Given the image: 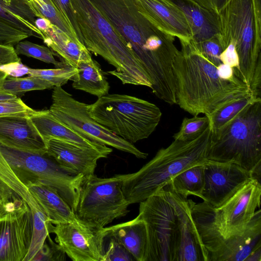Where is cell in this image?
<instances>
[{
    "instance_id": "obj_7",
    "label": "cell",
    "mask_w": 261,
    "mask_h": 261,
    "mask_svg": "<svg viewBox=\"0 0 261 261\" xmlns=\"http://www.w3.org/2000/svg\"><path fill=\"white\" fill-rule=\"evenodd\" d=\"M207 158L236 164L252 175L261 174V99L212 132Z\"/></svg>"
},
{
    "instance_id": "obj_4",
    "label": "cell",
    "mask_w": 261,
    "mask_h": 261,
    "mask_svg": "<svg viewBox=\"0 0 261 261\" xmlns=\"http://www.w3.org/2000/svg\"><path fill=\"white\" fill-rule=\"evenodd\" d=\"M223 50L232 42L239 77L253 94L261 93V0H230L216 15Z\"/></svg>"
},
{
    "instance_id": "obj_23",
    "label": "cell",
    "mask_w": 261,
    "mask_h": 261,
    "mask_svg": "<svg viewBox=\"0 0 261 261\" xmlns=\"http://www.w3.org/2000/svg\"><path fill=\"white\" fill-rule=\"evenodd\" d=\"M182 11L191 27L193 43H197L219 33L216 15L194 0H171Z\"/></svg>"
},
{
    "instance_id": "obj_27",
    "label": "cell",
    "mask_w": 261,
    "mask_h": 261,
    "mask_svg": "<svg viewBox=\"0 0 261 261\" xmlns=\"http://www.w3.org/2000/svg\"><path fill=\"white\" fill-rule=\"evenodd\" d=\"M31 6L37 17L48 19L52 24L70 37L81 42L71 27L58 9L53 0H37Z\"/></svg>"
},
{
    "instance_id": "obj_14",
    "label": "cell",
    "mask_w": 261,
    "mask_h": 261,
    "mask_svg": "<svg viewBox=\"0 0 261 261\" xmlns=\"http://www.w3.org/2000/svg\"><path fill=\"white\" fill-rule=\"evenodd\" d=\"M203 201L215 208L227 201L252 179L251 173L231 162L208 160L204 164Z\"/></svg>"
},
{
    "instance_id": "obj_3",
    "label": "cell",
    "mask_w": 261,
    "mask_h": 261,
    "mask_svg": "<svg viewBox=\"0 0 261 261\" xmlns=\"http://www.w3.org/2000/svg\"><path fill=\"white\" fill-rule=\"evenodd\" d=\"M210 124L197 138L174 140L136 172L118 174L124 195L129 204L140 203L165 186L174 176L196 165L204 164L211 141Z\"/></svg>"
},
{
    "instance_id": "obj_43",
    "label": "cell",
    "mask_w": 261,
    "mask_h": 261,
    "mask_svg": "<svg viewBox=\"0 0 261 261\" xmlns=\"http://www.w3.org/2000/svg\"><path fill=\"white\" fill-rule=\"evenodd\" d=\"M35 25L42 32L46 31L51 25V22L45 18H36L35 21Z\"/></svg>"
},
{
    "instance_id": "obj_46",
    "label": "cell",
    "mask_w": 261,
    "mask_h": 261,
    "mask_svg": "<svg viewBox=\"0 0 261 261\" xmlns=\"http://www.w3.org/2000/svg\"><path fill=\"white\" fill-rule=\"evenodd\" d=\"M7 76V74L6 72L0 70V92L3 91L2 90L3 84L5 79Z\"/></svg>"
},
{
    "instance_id": "obj_16",
    "label": "cell",
    "mask_w": 261,
    "mask_h": 261,
    "mask_svg": "<svg viewBox=\"0 0 261 261\" xmlns=\"http://www.w3.org/2000/svg\"><path fill=\"white\" fill-rule=\"evenodd\" d=\"M45 143L47 154L64 169L85 177L94 174L97 161L109 155L95 149L57 139H50Z\"/></svg>"
},
{
    "instance_id": "obj_1",
    "label": "cell",
    "mask_w": 261,
    "mask_h": 261,
    "mask_svg": "<svg viewBox=\"0 0 261 261\" xmlns=\"http://www.w3.org/2000/svg\"><path fill=\"white\" fill-rule=\"evenodd\" d=\"M173 63L176 104L193 116L210 117L226 105L252 94L240 79H226L192 41H180Z\"/></svg>"
},
{
    "instance_id": "obj_9",
    "label": "cell",
    "mask_w": 261,
    "mask_h": 261,
    "mask_svg": "<svg viewBox=\"0 0 261 261\" xmlns=\"http://www.w3.org/2000/svg\"><path fill=\"white\" fill-rule=\"evenodd\" d=\"M0 151L16 175L27 187L34 184L53 187L75 213L84 175L68 172L46 152L25 151L1 143Z\"/></svg>"
},
{
    "instance_id": "obj_24",
    "label": "cell",
    "mask_w": 261,
    "mask_h": 261,
    "mask_svg": "<svg viewBox=\"0 0 261 261\" xmlns=\"http://www.w3.org/2000/svg\"><path fill=\"white\" fill-rule=\"evenodd\" d=\"M72 81L73 88L99 98L108 94L110 85L98 63L94 60L81 61Z\"/></svg>"
},
{
    "instance_id": "obj_39",
    "label": "cell",
    "mask_w": 261,
    "mask_h": 261,
    "mask_svg": "<svg viewBox=\"0 0 261 261\" xmlns=\"http://www.w3.org/2000/svg\"><path fill=\"white\" fill-rule=\"evenodd\" d=\"M221 59L222 63L227 65L233 69L236 76L239 77L238 57L234 45L232 42L229 43L223 51Z\"/></svg>"
},
{
    "instance_id": "obj_44",
    "label": "cell",
    "mask_w": 261,
    "mask_h": 261,
    "mask_svg": "<svg viewBox=\"0 0 261 261\" xmlns=\"http://www.w3.org/2000/svg\"><path fill=\"white\" fill-rule=\"evenodd\" d=\"M245 261H261V244L251 252Z\"/></svg>"
},
{
    "instance_id": "obj_47",
    "label": "cell",
    "mask_w": 261,
    "mask_h": 261,
    "mask_svg": "<svg viewBox=\"0 0 261 261\" xmlns=\"http://www.w3.org/2000/svg\"><path fill=\"white\" fill-rule=\"evenodd\" d=\"M11 197V196H10ZM6 198L0 191V208L4 204V202L9 198Z\"/></svg>"
},
{
    "instance_id": "obj_20",
    "label": "cell",
    "mask_w": 261,
    "mask_h": 261,
    "mask_svg": "<svg viewBox=\"0 0 261 261\" xmlns=\"http://www.w3.org/2000/svg\"><path fill=\"white\" fill-rule=\"evenodd\" d=\"M28 189L51 224L81 223L69 204L53 187L34 184L29 186Z\"/></svg>"
},
{
    "instance_id": "obj_38",
    "label": "cell",
    "mask_w": 261,
    "mask_h": 261,
    "mask_svg": "<svg viewBox=\"0 0 261 261\" xmlns=\"http://www.w3.org/2000/svg\"><path fill=\"white\" fill-rule=\"evenodd\" d=\"M29 37L28 34L0 22V44L14 46Z\"/></svg>"
},
{
    "instance_id": "obj_19",
    "label": "cell",
    "mask_w": 261,
    "mask_h": 261,
    "mask_svg": "<svg viewBox=\"0 0 261 261\" xmlns=\"http://www.w3.org/2000/svg\"><path fill=\"white\" fill-rule=\"evenodd\" d=\"M30 118L44 142L50 139H57L95 149L108 155L113 151L108 146L93 142L61 122L49 110L38 111Z\"/></svg>"
},
{
    "instance_id": "obj_8",
    "label": "cell",
    "mask_w": 261,
    "mask_h": 261,
    "mask_svg": "<svg viewBox=\"0 0 261 261\" xmlns=\"http://www.w3.org/2000/svg\"><path fill=\"white\" fill-rule=\"evenodd\" d=\"M90 116L113 134L134 143L154 131L162 112L155 105L135 96L108 94L88 105Z\"/></svg>"
},
{
    "instance_id": "obj_17",
    "label": "cell",
    "mask_w": 261,
    "mask_h": 261,
    "mask_svg": "<svg viewBox=\"0 0 261 261\" xmlns=\"http://www.w3.org/2000/svg\"><path fill=\"white\" fill-rule=\"evenodd\" d=\"M0 143L25 151L46 152L45 143L29 116L0 117Z\"/></svg>"
},
{
    "instance_id": "obj_11",
    "label": "cell",
    "mask_w": 261,
    "mask_h": 261,
    "mask_svg": "<svg viewBox=\"0 0 261 261\" xmlns=\"http://www.w3.org/2000/svg\"><path fill=\"white\" fill-rule=\"evenodd\" d=\"M88 108V105L75 99L61 86L54 87L49 110L59 121L93 142L132 154L139 159L147 158V153L97 123L89 115Z\"/></svg>"
},
{
    "instance_id": "obj_12",
    "label": "cell",
    "mask_w": 261,
    "mask_h": 261,
    "mask_svg": "<svg viewBox=\"0 0 261 261\" xmlns=\"http://www.w3.org/2000/svg\"><path fill=\"white\" fill-rule=\"evenodd\" d=\"M32 210L20 196L9 197L0 208V261H23L30 247Z\"/></svg>"
},
{
    "instance_id": "obj_31",
    "label": "cell",
    "mask_w": 261,
    "mask_h": 261,
    "mask_svg": "<svg viewBox=\"0 0 261 261\" xmlns=\"http://www.w3.org/2000/svg\"><path fill=\"white\" fill-rule=\"evenodd\" d=\"M77 70L76 68L65 65L61 68L55 69L29 68L28 74L38 76L53 84L54 87L62 86L69 81L72 80Z\"/></svg>"
},
{
    "instance_id": "obj_29",
    "label": "cell",
    "mask_w": 261,
    "mask_h": 261,
    "mask_svg": "<svg viewBox=\"0 0 261 261\" xmlns=\"http://www.w3.org/2000/svg\"><path fill=\"white\" fill-rule=\"evenodd\" d=\"M54 87L51 83L38 76L29 75L19 78L7 75L3 82L2 90L17 96L30 91L42 90Z\"/></svg>"
},
{
    "instance_id": "obj_35",
    "label": "cell",
    "mask_w": 261,
    "mask_h": 261,
    "mask_svg": "<svg viewBox=\"0 0 261 261\" xmlns=\"http://www.w3.org/2000/svg\"><path fill=\"white\" fill-rule=\"evenodd\" d=\"M109 239L107 248L105 249L101 261L136 260L129 252L118 241L113 238Z\"/></svg>"
},
{
    "instance_id": "obj_15",
    "label": "cell",
    "mask_w": 261,
    "mask_h": 261,
    "mask_svg": "<svg viewBox=\"0 0 261 261\" xmlns=\"http://www.w3.org/2000/svg\"><path fill=\"white\" fill-rule=\"evenodd\" d=\"M139 12L163 32L179 41L190 42L193 36L181 9L171 0H134Z\"/></svg>"
},
{
    "instance_id": "obj_22",
    "label": "cell",
    "mask_w": 261,
    "mask_h": 261,
    "mask_svg": "<svg viewBox=\"0 0 261 261\" xmlns=\"http://www.w3.org/2000/svg\"><path fill=\"white\" fill-rule=\"evenodd\" d=\"M42 33L44 43L61 57L66 65L76 68L80 62L92 60L84 44L73 39L53 24Z\"/></svg>"
},
{
    "instance_id": "obj_41",
    "label": "cell",
    "mask_w": 261,
    "mask_h": 261,
    "mask_svg": "<svg viewBox=\"0 0 261 261\" xmlns=\"http://www.w3.org/2000/svg\"><path fill=\"white\" fill-rule=\"evenodd\" d=\"M20 61L13 46L0 44V66Z\"/></svg>"
},
{
    "instance_id": "obj_25",
    "label": "cell",
    "mask_w": 261,
    "mask_h": 261,
    "mask_svg": "<svg viewBox=\"0 0 261 261\" xmlns=\"http://www.w3.org/2000/svg\"><path fill=\"white\" fill-rule=\"evenodd\" d=\"M204 164L191 166L169 181L172 189L185 198L193 195L202 198L204 187Z\"/></svg>"
},
{
    "instance_id": "obj_32",
    "label": "cell",
    "mask_w": 261,
    "mask_h": 261,
    "mask_svg": "<svg viewBox=\"0 0 261 261\" xmlns=\"http://www.w3.org/2000/svg\"><path fill=\"white\" fill-rule=\"evenodd\" d=\"M210 124V118L206 116L186 117L182 121L179 130L173 135V138L174 140L181 141L193 140L199 136Z\"/></svg>"
},
{
    "instance_id": "obj_18",
    "label": "cell",
    "mask_w": 261,
    "mask_h": 261,
    "mask_svg": "<svg viewBox=\"0 0 261 261\" xmlns=\"http://www.w3.org/2000/svg\"><path fill=\"white\" fill-rule=\"evenodd\" d=\"M105 238L121 243L137 261H147L148 239L147 225L138 215L134 219L100 229Z\"/></svg>"
},
{
    "instance_id": "obj_37",
    "label": "cell",
    "mask_w": 261,
    "mask_h": 261,
    "mask_svg": "<svg viewBox=\"0 0 261 261\" xmlns=\"http://www.w3.org/2000/svg\"><path fill=\"white\" fill-rule=\"evenodd\" d=\"M53 1L60 13L71 27L80 41L84 44L70 0H53Z\"/></svg>"
},
{
    "instance_id": "obj_48",
    "label": "cell",
    "mask_w": 261,
    "mask_h": 261,
    "mask_svg": "<svg viewBox=\"0 0 261 261\" xmlns=\"http://www.w3.org/2000/svg\"><path fill=\"white\" fill-rule=\"evenodd\" d=\"M29 1L30 2L31 4L32 5V4L35 3L37 1V0H29Z\"/></svg>"
},
{
    "instance_id": "obj_40",
    "label": "cell",
    "mask_w": 261,
    "mask_h": 261,
    "mask_svg": "<svg viewBox=\"0 0 261 261\" xmlns=\"http://www.w3.org/2000/svg\"><path fill=\"white\" fill-rule=\"evenodd\" d=\"M29 68L22 64L21 61L0 66V70L6 72L7 75L16 77L28 74Z\"/></svg>"
},
{
    "instance_id": "obj_36",
    "label": "cell",
    "mask_w": 261,
    "mask_h": 261,
    "mask_svg": "<svg viewBox=\"0 0 261 261\" xmlns=\"http://www.w3.org/2000/svg\"><path fill=\"white\" fill-rule=\"evenodd\" d=\"M34 110L27 106L19 98L0 102V117L10 115L29 116L36 114Z\"/></svg>"
},
{
    "instance_id": "obj_6",
    "label": "cell",
    "mask_w": 261,
    "mask_h": 261,
    "mask_svg": "<svg viewBox=\"0 0 261 261\" xmlns=\"http://www.w3.org/2000/svg\"><path fill=\"white\" fill-rule=\"evenodd\" d=\"M191 200L176 193L168 182L139 203V215L147 228V261H177Z\"/></svg>"
},
{
    "instance_id": "obj_5",
    "label": "cell",
    "mask_w": 261,
    "mask_h": 261,
    "mask_svg": "<svg viewBox=\"0 0 261 261\" xmlns=\"http://www.w3.org/2000/svg\"><path fill=\"white\" fill-rule=\"evenodd\" d=\"M83 43L115 70L108 73L123 84L151 88L150 79L127 43L90 0H70Z\"/></svg>"
},
{
    "instance_id": "obj_34",
    "label": "cell",
    "mask_w": 261,
    "mask_h": 261,
    "mask_svg": "<svg viewBox=\"0 0 261 261\" xmlns=\"http://www.w3.org/2000/svg\"><path fill=\"white\" fill-rule=\"evenodd\" d=\"M48 243L45 241L34 256L32 261H63L66 260V253L60 246L55 243L48 234Z\"/></svg>"
},
{
    "instance_id": "obj_21",
    "label": "cell",
    "mask_w": 261,
    "mask_h": 261,
    "mask_svg": "<svg viewBox=\"0 0 261 261\" xmlns=\"http://www.w3.org/2000/svg\"><path fill=\"white\" fill-rule=\"evenodd\" d=\"M36 18L29 0H0V22L43 39V34L35 25Z\"/></svg>"
},
{
    "instance_id": "obj_33",
    "label": "cell",
    "mask_w": 261,
    "mask_h": 261,
    "mask_svg": "<svg viewBox=\"0 0 261 261\" xmlns=\"http://www.w3.org/2000/svg\"><path fill=\"white\" fill-rule=\"evenodd\" d=\"M192 42L201 54L213 64L218 66L222 63L221 56L223 49L219 37V33L202 42L197 43L192 41Z\"/></svg>"
},
{
    "instance_id": "obj_13",
    "label": "cell",
    "mask_w": 261,
    "mask_h": 261,
    "mask_svg": "<svg viewBox=\"0 0 261 261\" xmlns=\"http://www.w3.org/2000/svg\"><path fill=\"white\" fill-rule=\"evenodd\" d=\"M55 241L73 261H101L105 238L100 230L81 223L65 222L52 225Z\"/></svg>"
},
{
    "instance_id": "obj_10",
    "label": "cell",
    "mask_w": 261,
    "mask_h": 261,
    "mask_svg": "<svg viewBox=\"0 0 261 261\" xmlns=\"http://www.w3.org/2000/svg\"><path fill=\"white\" fill-rule=\"evenodd\" d=\"M129 205L118 175L101 178L94 174L84 178L75 214L82 224L100 230L125 216Z\"/></svg>"
},
{
    "instance_id": "obj_2",
    "label": "cell",
    "mask_w": 261,
    "mask_h": 261,
    "mask_svg": "<svg viewBox=\"0 0 261 261\" xmlns=\"http://www.w3.org/2000/svg\"><path fill=\"white\" fill-rule=\"evenodd\" d=\"M90 1L127 43L149 77L170 67L178 50L175 37L151 23L134 0Z\"/></svg>"
},
{
    "instance_id": "obj_42",
    "label": "cell",
    "mask_w": 261,
    "mask_h": 261,
    "mask_svg": "<svg viewBox=\"0 0 261 261\" xmlns=\"http://www.w3.org/2000/svg\"><path fill=\"white\" fill-rule=\"evenodd\" d=\"M207 11L217 15L230 0H194Z\"/></svg>"
},
{
    "instance_id": "obj_30",
    "label": "cell",
    "mask_w": 261,
    "mask_h": 261,
    "mask_svg": "<svg viewBox=\"0 0 261 261\" xmlns=\"http://www.w3.org/2000/svg\"><path fill=\"white\" fill-rule=\"evenodd\" d=\"M17 55H23L32 57L46 63L52 64L57 68H61L66 64L57 61L54 57L55 54L49 48L29 41L23 40L16 44L15 48Z\"/></svg>"
},
{
    "instance_id": "obj_26",
    "label": "cell",
    "mask_w": 261,
    "mask_h": 261,
    "mask_svg": "<svg viewBox=\"0 0 261 261\" xmlns=\"http://www.w3.org/2000/svg\"><path fill=\"white\" fill-rule=\"evenodd\" d=\"M260 99V96L252 94L228 103L208 117L212 132H215L222 128Z\"/></svg>"
},
{
    "instance_id": "obj_28",
    "label": "cell",
    "mask_w": 261,
    "mask_h": 261,
    "mask_svg": "<svg viewBox=\"0 0 261 261\" xmlns=\"http://www.w3.org/2000/svg\"><path fill=\"white\" fill-rule=\"evenodd\" d=\"M32 212L33 219L32 240L28 252L23 261H32L50 233L53 225L44 213L40 211Z\"/></svg>"
},
{
    "instance_id": "obj_45",
    "label": "cell",
    "mask_w": 261,
    "mask_h": 261,
    "mask_svg": "<svg viewBox=\"0 0 261 261\" xmlns=\"http://www.w3.org/2000/svg\"><path fill=\"white\" fill-rule=\"evenodd\" d=\"M17 98V96L15 95L4 91L0 92V102L11 100Z\"/></svg>"
}]
</instances>
